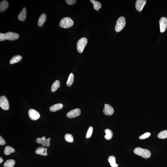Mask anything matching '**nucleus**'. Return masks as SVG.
<instances>
[{
	"label": "nucleus",
	"mask_w": 167,
	"mask_h": 167,
	"mask_svg": "<svg viewBox=\"0 0 167 167\" xmlns=\"http://www.w3.org/2000/svg\"><path fill=\"white\" fill-rule=\"evenodd\" d=\"M134 152L136 155L145 159H148L151 157V152L148 150L140 147L136 148L134 149Z\"/></svg>",
	"instance_id": "nucleus-1"
},
{
	"label": "nucleus",
	"mask_w": 167,
	"mask_h": 167,
	"mask_svg": "<svg viewBox=\"0 0 167 167\" xmlns=\"http://www.w3.org/2000/svg\"><path fill=\"white\" fill-rule=\"evenodd\" d=\"M74 24V22L71 18L66 17L63 18L60 20L59 25L61 27L68 28L71 27Z\"/></svg>",
	"instance_id": "nucleus-2"
},
{
	"label": "nucleus",
	"mask_w": 167,
	"mask_h": 167,
	"mask_svg": "<svg viewBox=\"0 0 167 167\" xmlns=\"http://www.w3.org/2000/svg\"><path fill=\"white\" fill-rule=\"evenodd\" d=\"M126 21L125 18L123 16L120 17L117 20L115 30L116 31L119 32L122 30L125 26Z\"/></svg>",
	"instance_id": "nucleus-3"
},
{
	"label": "nucleus",
	"mask_w": 167,
	"mask_h": 167,
	"mask_svg": "<svg viewBox=\"0 0 167 167\" xmlns=\"http://www.w3.org/2000/svg\"><path fill=\"white\" fill-rule=\"evenodd\" d=\"M88 40L87 39L83 37L78 41L77 43V49L78 51L80 53L83 52L84 48L87 44Z\"/></svg>",
	"instance_id": "nucleus-4"
},
{
	"label": "nucleus",
	"mask_w": 167,
	"mask_h": 167,
	"mask_svg": "<svg viewBox=\"0 0 167 167\" xmlns=\"http://www.w3.org/2000/svg\"><path fill=\"white\" fill-rule=\"evenodd\" d=\"M0 107L2 109L7 111L9 108L8 100L4 96H2L0 98Z\"/></svg>",
	"instance_id": "nucleus-5"
},
{
	"label": "nucleus",
	"mask_w": 167,
	"mask_h": 167,
	"mask_svg": "<svg viewBox=\"0 0 167 167\" xmlns=\"http://www.w3.org/2000/svg\"><path fill=\"white\" fill-rule=\"evenodd\" d=\"M28 116L30 119L33 120H38L40 117V115L37 111L33 109H30L28 111Z\"/></svg>",
	"instance_id": "nucleus-6"
},
{
	"label": "nucleus",
	"mask_w": 167,
	"mask_h": 167,
	"mask_svg": "<svg viewBox=\"0 0 167 167\" xmlns=\"http://www.w3.org/2000/svg\"><path fill=\"white\" fill-rule=\"evenodd\" d=\"M81 113V111L78 108L72 110L67 114V117L69 118H73L79 116Z\"/></svg>",
	"instance_id": "nucleus-7"
},
{
	"label": "nucleus",
	"mask_w": 167,
	"mask_h": 167,
	"mask_svg": "<svg viewBox=\"0 0 167 167\" xmlns=\"http://www.w3.org/2000/svg\"><path fill=\"white\" fill-rule=\"evenodd\" d=\"M160 32L164 33L167 27V19L165 17H162L160 21Z\"/></svg>",
	"instance_id": "nucleus-8"
},
{
	"label": "nucleus",
	"mask_w": 167,
	"mask_h": 167,
	"mask_svg": "<svg viewBox=\"0 0 167 167\" xmlns=\"http://www.w3.org/2000/svg\"><path fill=\"white\" fill-rule=\"evenodd\" d=\"M6 36V39L8 40L13 41L18 39L19 37L17 33L12 32H8L5 33Z\"/></svg>",
	"instance_id": "nucleus-9"
},
{
	"label": "nucleus",
	"mask_w": 167,
	"mask_h": 167,
	"mask_svg": "<svg viewBox=\"0 0 167 167\" xmlns=\"http://www.w3.org/2000/svg\"><path fill=\"white\" fill-rule=\"evenodd\" d=\"M103 113L107 116H111L113 114L114 110L113 108L108 104L105 105V107L103 110Z\"/></svg>",
	"instance_id": "nucleus-10"
},
{
	"label": "nucleus",
	"mask_w": 167,
	"mask_h": 167,
	"mask_svg": "<svg viewBox=\"0 0 167 167\" xmlns=\"http://www.w3.org/2000/svg\"><path fill=\"white\" fill-rule=\"evenodd\" d=\"M145 0H138L136 2V8L138 11L141 12L146 3Z\"/></svg>",
	"instance_id": "nucleus-11"
},
{
	"label": "nucleus",
	"mask_w": 167,
	"mask_h": 167,
	"mask_svg": "<svg viewBox=\"0 0 167 167\" xmlns=\"http://www.w3.org/2000/svg\"><path fill=\"white\" fill-rule=\"evenodd\" d=\"M47 149L43 147H39L35 151L36 154L46 156L48 154L47 153Z\"/></svg>",
	"instance_id": "nucleus-12"
},
{
	"label": "nucleus",
	"mask_w": 167,
	"mask_h": 167,
	"mask_svg": "<svg viewBox=\"0 0 167 167\" xmlns=\"http://www.w3.org/2000/svg\"><path fill=\"white\" fill-rule=\"evenodd\" d=\"M26 9L25 7H24L18 16V19L20 21H24L26 18Z\"/></svg>",
	"instance_id": "nucleus-13"
},
{
	"label": "nucleus",
	"mask_w": 167,
	"mask_h": 167,
	"mask_svg": "<svg viewBox=\"0 0 167 167\" xmlns=\"http://www.w3.org/2000/svg\"><path fill=\"white\" fill-rule=\"evenodd\" d=\"M8 3L7 0L1 1L0 3V11H4L8 7Z\"/></svg>",
	"instance_id": "nucleus-14"
},
{
	"label": "nucleus",
	"mask_w": 167,
	"mask_h": 167,
	"mask_svg": "<svg viewBox=\"0 0 167 167\" xmlns=\"http://www.w3.org/2000/svg\"><path fill=\"white\" fill-rule=\"evenodd\" d=\"M63 107V105L61 103L55 104L50 107V110L51 112H55V111L61 109Z\"/></svg>",
	"instance_id": "nucleus-15"
},
{
	"label": "nucleus",
	"mask_w": 167,
	"mask_h": 167,
	"mask_svg": "<svg viewBox=\"0 0 167 167\" xmlns=\"http://www.w3.org/2000/svg\"><path fill=\"white\" fill-rule=\"evenodd\" d=\"M46 15L45 13H43L41 15L38 20V26L40 27L42 26L44 23L46 21Z\"/></svg>",
	"instance_id": "nucleus-16"
},
{
	"label": "nucleus",
	"mask_w": 167,
	"mask_h": 167,
	"mask_svg": "<svg viewBox=\"0 0 167 167\" xmlns=\"http://www.w3.org/2000/svg\"><path fill=\"white\" fill-rule=\"evenodd\" d=\"M108 161L110 164L111 166L112 167H118V165L116 164V159L114 156H110L109 158Z\"/></svg>",
	"instance_id": "nucleus-17"
},
{
	"label": "nucleus",
	"mask_w": 167,
	"mask_h": 167,
	"mask_svg": "<svg viewBox=\"0 0 167 167\" xmlns=\"http://www.w3.org/2000/svg\"><path fill=\"white\" fill-rule=\"evenodd\" d=\"M22 59V57L21 56L19 55H15L11 58L10 61V64H13L18 63L20 62Z\"/></svg>",
	"instance_id": "nucleus-18"
},
{
	"label": "nucleus",
	"mask_w": 167,
	"mask_h": 167,
	"mask_svg": "<svg viewBox=\"0 0 167 167\" xmlns=\"http://www.w3.org/2000/svg\"><path fill=\"white\" fill-rule=\"evenodd\" d=\"M15 152V150L11 146H6L5 148L4 152L6 155H9L10 154Z\"/></svg>",
	"instance_id": "nucleus-19"
},
{
	"label": "nucleus",
	"mask_w": 167,
	"mask_h": 167,
	"mask_svg": "<svg viewBox=\"0 0 167 167\" xmlns=\"http://www.w3.org/2000/svg\"><path fill=\"white\" fill-rule=\"evenodd\" d=\"M90 1L93 4L94 8L96 11H98L99 9L101 8V4L98 1H95L94 0H90Z\"/></svg>",
	"instance_id": "nucleus-20"
},
{
	"label": "nucleus",
	"mask_w": 167,
	"mask_h": 167,
	"mask_svg": "<svg viewBox=\"0 0 167 167\" xmlns=\"http://www.w3.org/2000/svg\"><path fill=\"white\" fill-rule=\"evenodd\" d=\"M105 133H106V135L105 136V139L108 140L111 139L113 136V133L112 131L110 129H106L105 130Z\"/></svg>",
	"instance_id": "nucleus-21"
},
{
	"label": "nucleus",
	"mask_w": 167,
	"mask_h": 167,
	"mask_svg": "<svg viewBox=\"0 0 167 167\" xmlns=\"http://www.w3.org/2000/svg\"><path fill=\"white\" fill-rule=\"evenodd\" d=\"M60 82L58 80L56 81L55 82L53 83L52 86H51V91L54 92L58 90V89L60 87Z\"/></svg>",
	"instance_id": "nucleus-22"
},
{
	"label": "nucleus",
	"mask_w": 167,
	"mask_h": 167,
	"mask_svg": "<svg viewBox=\"0 0 167 167\" xmlns=\"http://www.w3.org/2000/svg\"><path fill=\"white\" fill-rule=\"evenodd\" d=\"M15 162L13 160H7L4 164V167H13L15 165Z\"/></svg>",
	"instance_id": "nucleus-23"
},
{
	"label": "nucleus",
	"mask_w": 167,
	"mask_h": 167,
	"mask_svg": "<svg viewBox=\"0 0 167 167\" xmlns=\"http://www.w3.org/2000/svg\"><path fill=\"white\" fill-rule=\"evenodd\" d=\"M74 80V76L73 73H71L69 75L68 81H67L66 83L67 85L69 87L72 86V84H73Z\"/></svg>",
	"instance_id": "nucleus-24"
},
{
	"label": "nucleus",
	"mask_w": 167,
	"mask_h": 167,
	"mask_svg": "<svg viewBox=\"0 0 167 167\" xmlns=\"http://www.w3.org/2000/svg\"><path fill=\"white\" fill-rule=\"evenodd\" d=\"M158 138L160 139H164L167 138V131L164 130L160 132L158 136Z\"/></svg>",
	"instance_id": "nucleus-25"
},
{
	"label": "nucleus",
	"mask_w": 167,
	"mask_h": 167,
	"mask_svg": "<svg viewBox=\"0 0 167 167\" xmlns=\"http://www.w3.org/2000/svg\"><path fill=\"white\" fill-rule=\"evenodd\" d=\"M65 139L67 142H72L74 141V138L73 136L70 134H67L65 136Z\"/></svg>",
	"instance_id": "nucleus-26"
},
{
	"label": "nucleus",
	"mask_w": 167,
	"mask_h": 167,
	"mask_svg": "<svg viewBox=\"0 0 167 167\" xmlns=\"http://www.w3.org/2000/svg\"><path fill=\"white\" fill-rule=\"evenodd\" d=\"M93 130V128L92 127H89L86 135V138H89L91 137L92 134Z\"/></svg>",
	"instance_id": "nucleus-27"
},
{
	"label": "nucleus",
	"mask_w": 167,
	"mask_h": 167,
	"mask_svg": "<svg viewBox=\"0 0 167 167\" xmlns=\"http://www.w3.org/2000/svg\"><path fill=\"white\" fill-rule=\"evenodd\" d=\"M151 133H146L140 136L139 138L140 139L143 140L148 138L151 135Z\"/></svg>",
	"instance_id": "nucleus-28"
},
{
	"label": "nucleus",
	"mask_w": 167,
	"mask_h": 167,
	"mask_svg": "<svg viewBox=\"0 0 167 167\" xmlns=\"http://www.w3.org/2000/svg\"><path fill=\"white\" fill-rule=\"evenodd\" d=\"M41 138V144L42 146L45 147L46 146V137L43 136Z\"/></svg>",
	"instance_id": "nucleus-29"
},
{
	"label": "nucleus",
	"mask_w": 167,
	"mask_h": 167,
	"mask_svg": "<svg viewBox=\"0 0 167 167\" xmlns=\"http://www.w3.org/2000/svg\"><path fill=\"white\" fill-rule=\"evenodd\" d=\"M65 1L68 4L72 5L76 3L77 0H66Z\"/></svg>",
	"instance_id": "nucleus-30"
},
{
	"label": "nucleus",
	"mask_w": 167,
	"mask_h": 167,
	"mask_svg": "<svg viewBox=\"0 0 167 167\" xmlns=\"http://www.w3.org/2000/svg\"><path fill=\"white\" fill-rule=\"evenodd\" d=\"M6 39V36L3 33H0V41H4Z\"/></svg>",
	"instance_id": "nucleus-31"
},
{
	"label": "nucleus",
	"mask_w": 167,
	"mask_h": 167,
	"mask_svg": "<svg viewBox=\"0 0 167 167\" xmlns=\"http://www.w3.org/2000/svg\"><path fill=\"white\" fill-rule=\"evenodd\" d=\"M6 144L5 140L0 136V145L1 146L4 145Z\"/></svg>",
	"instance_id": "nucleus-32"
},
{
	"label": "nucleus",
	"mask_w": 167,
	"mask_h": 167,
	"mask_svg": "<svg viewBox=\"0 0 167 167\" xmlns=\"http://www.w3.org/2000/svg\"><path fill=\"white\" fill-rule=\"evenodd\" d=\"M50 138H49L47 139H46V146L47 147H49L50 145Z\"/></svg>",
	"instance_id": "nucleus-33"
},
{
	"label": "nucleus",
	"mask_w": 167,
	"mask_h": 167,
	"mask_svg": "<svg viewBox=\"0 0 167 167\" xmlns=\"http://www.w3.org/2000/svg\"><path fill=\"white\" fill-rule=\"evenodd\" d=\"M3 161V160H2V158L0 157V164H1V163Z\"/></svg>",
	"instance_id": "nucleus-34"
}]
</instances>
